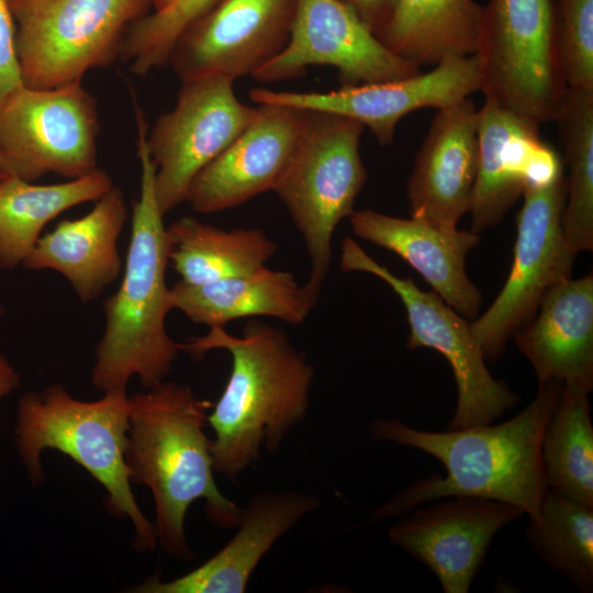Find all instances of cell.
Masks as SVG:
<instances>
[{
  "mask_svg": "<svg viewBox=\"0 0 593 593\" xmlns=\"http://www.w3.org/2000/svg\"><path fill=\"white\" fill-rule=\"evenodd\" d=\"M306 110L259 104L257 118L193 179L186 202L215 213L275 190L300 139Z\"/></svg>",
  "mask_w": 593,
  "mask_h": 593,
  "instance_id": "obj_18",
  "label": "cell"
},
{
  "mask_svg": "<svg viewBox=\"0 0 593 593\" xmlns=\"http://www.w3.org/2000/svg\"><path fill=\"white\" fill-rule=\"evenodd\" d=\"M298 0H219L177 37L167 66L181 80L253 76L288 45Z\"/></svg>",
  "mask_w": 593,
  "mask_h": 593,
  "instance_id": "obj_13",
  "label": "cell"
},
{
  "mask_svg": "<svg viewBox=\"0 0 593 593\" xmlns=\"http://www.w3.org/2000/svg\"><path fill=\"white\" fill-rule=\"evenodd\" d=\"M363 128L343 115L306 110L295 150L273 190L304 240L311 262L306 283L317 292L329 271L335 230L355 212L367 181L359 150Z\"/></svg>",
  "mask_w": 593,
  "mask_h": 593,
  "instance_id": "obj_6",
  "label": "cell"
},
{
  "mask_svg": "<svg viewBox=\"0 0 593 593\" xmlns=\"http://www.w3.org/2000/svg\"><path fill=\"white\" fill-rule=\"evenodd\" d=\"M481 66L477 54L446 59L425 74L388 82L342 86L327 92H249L258 104H276L343 115L361 123L380 145L392 143L406 114L423 108L443 109L480 90Z\"/></svg>",
  "mask_w": 593,
  "mask_h": 593,
  "instance_id": "obj_15",
  "label": "cell"
},
{
  "mask_svg": "<svg viewBox=\"0 0 593 593\" xmlns=\"http://www.w3.org/2000/svg\"><path fill=\"white\" fill-rule=\"evenodd\" d=\"M137 156L141 166L139 195L133 203L131 238L119 289L102 305L104 332L96 347L92 385L104 393L126 388L137 377L145 389L166 379L180 343L166 328L174 310L166 282L169 264L164 214L155 190V167L146 146L147 125L141 108L135 109Z\"/></svg>",
  "mask_w": 593,
  "mask_h": 593,
  "instance_id": "obj_4",
  "label": "cell"
},
{
  "mask_svg": "<svg viewBox=\"0 0 593 593\" xmlns=\"http://www.w3.org/2000/svg\"><path fill=\"white\" fill-rule=\"evenodd\" d=\"M340 269L367 272L388 283L406 311L407 348L435 349L450 365L457 385V406L447 429L492 424L516 405L519 398L489 372L468 321L435 291H423L411 278L395 276L349 236L342 244Z\"/></svg>",
  "mask_w": 593,
  "mask_h": 593,
  "instance_id": "obj_9",
  "label": "cell"
},
{
  "mask_svg": "<svg viewBox=\"0 0 593 593\" xmlns=\"http://www.w3.org/2000/svg\"><path fill=\"white\" fill-rule=\"evenodd\" d=\"M16 27L9 0H0V104L23 86L16 53Z\"/></svg>",
  "mask_w": 593,
  "mask_h": 593,
  "instance_id": "obj_33",
  "label": "cell"
},
{
  "mask_svg": "<svg viewBox=\"0 0 593 593\" xmlns=\"http://www.w3.org/2000/svg\"><path fill=\"white\" fill-rule=\"evenodd\" d=\"M126 220L123 192L113 186L87 214L42 235L22 265L59 272L81 302H92L123 270L118 242Z\"/></svg>",
  "mask_w": 593,
  "mask_h": 593,
  "instance_id": "obj_23",
  "label": "cell"
},
{
  "mask_svg": "<svg viewBox=\"0 0 593 593\" xmlns=\"http://www.w3.org/2000/svg\"><path fill=\"white\" fill-rule=\"evenodd\" d=\"M166 240L169 262L187 284L253 273L278 248L260 228L226 231L188 215L166 227Z\"/></svg>",
  "mask_w": 593,
  "mask_h": 593,
  "instance_id": "obj_27",
  "label": "cell"
},
{
  "mask_svg": "<svg viewBox=\"0 0 593 593\" xmlns=\"http://www.w3.org/2000/svg\"><path fill=\"white\" fill-rule=\"evenodd\" d=\"M128 422L126 388L104 392L97 401H81L61 384H51L19 400L16 443L34 485L44 481L41 454L45 449L58 450L85 468L105 489L107 510L133 523L134 548L153 551L158 542L155 524L136 503L125 462Z\"/></svg>",
  "mask_w": 593,
  "mask_h": 593,
  "instance_id": "obj_5",
  "label": "cell"
},
{
  "mask_svg": "<svg viewBox=\"0 0 593 593\" xmlns=\"http://www.w3.org/2000/svg\"><path fill=\"white\" fill-rule=\"evenodd\" d=\"M310 66H332L343 86L405 79L419 68L392 53L340 0H298L286 48L251 77L259 82L298 78Z\"/></svg>",
  "mask_w": 593,
  "mask_h": 593,
  "instance_id": "obj_14",
  "label": "cell"
},
{
  "mask_svg": "<svg viewBox=\"0 0 593 593\" xmlns=\"http://www.w3.org/2000/svg\"><path fill=\"white\" fill-rule=\"evenodd\" d=\"M562 383L538 384L534 399L517 415L497 424L427 432L395 418L369 425L377 441L419 449L438 459L446 475L433 474L394 494L371 522L402 515L426 501L473 496L513 504L529 519L539 517L548 490L540 458L546 425L559 401Z\"/></svg>",
  "mask_w": 593,
  "mask_h": 593,
  "instance_id": "obj_1",
  "label": "cell"
},
{
  "mask_svg": "<svg viewBox=\"0 0 593 593\" xmlns=\"http://www.w3.org/2000/svg\"><path fill=\"white\" fill-rule=\"evenodd\" d=\"M174 1L175 0H152L155 10L164 9Z\"/></svg>",
  "mask_w": 593,
  "mask_h": 593,
  "instance_id": "obj_37",
  "label": "cell"
},
{
  "mask_svg": "<svg viewBox=\"0 0 593 593\" xmlns=\"http://www.w3.org/2000/svg\"><path fill=\"white\" fill-rule=\"evenodd\" d=\"M556 122L564 149V237L577 255L593 249V90L568 89Z\"/></svg>",
  "mask_w": 593,
  "mask_h": 593,
  "instance_id": "obj_29",
  "label": "cell"
},
{
  "mask_svg": "<svg viewBox=\"0 0 593 593\" xmlns=\"http://www.w3.org/2000/svg\"><path fill=\"white\" fill-rule=\"evenodd\" d=\"M454 497L416 510L393 524L388 537L424 563L445 593H467L496 532L524 513L497 500Z\"/></svg>",
  "mask_w": 593,
  "mask_h": 593,
  "instance_id": "obj_16",
  "label": "cell"
},
{
  "mask_svg": "<svg viewBox=\"0 0 593 593\" xmlns=\"http://www.w3.org/2000/svg\"><path fill=\"white\" fill-rule=\"evenodd\" d=\"M10 176L11 175L8 170V167H7V164H5L1 147H0V182Z\"/></svg>",
  "mask_w": 593,
  "mask_h": 593,
  "instance_id": "obj_36",
  "label": "cell"
},
{
  "mask_svg": "<svg viewBox=\"0 0 593 593\" xmlns=\"http://www.w3.org/2000/svg\"><path fill=\"white\" fill-rule=\"evenodd\" d=\"M180 346L194 358L213 349L231 355L228 381L206 422L214 432V471L236 481L259 460L262 448L278 451L305 418L315 369L282 329L257 320L240 336L212 327Z\"/></svg>",
  "mask_w": 593,
  "mask_h": 593,
  "instance_id": "obj_2",
  "label": "cell"
},
{
  "mask_svg": "<svg viewBox=\"0 0 593 593\" xmlns=\"http://www.w3.org/2000/svg\"><path fill=\"white\" fill-rule=\"evenodd\" d=\"M479 158L470 213L471 232L496 226L527 187L563 174L558 153L540 137L539 124L484 100L478 110Z\"/></svg>",
  "mask_w": 593,
  "mask_h": 593,
  "instance_id": "obj_17",
  "label": "cell"
},
{
  "mask_svg": "<svg viewBox=\"0 0 593 593\" xmlns=\"http://www.w3.org/2000/svg\"><path fill=\"white\" fill-rule=\"evenodd\" d=\"M483 7L473 0H395L380 41L416 67L477 53Z\"/></svg>",
  "mask_w": 593,
  "mask_h": 593,
  "instance_id": "obj_25",
  "label": "cell"
},
{
  "mask_svg": "<svg viewBox=\"0 0 593 593\" xmlns=\"http://www.w3.org/2000/svg\"><path fill=\"white\" fill-rule=\"evenodd\" d=\"M175 108L147 131L154 190L164 215L186 202L195 176L257 118L259 107L242 103L234 79L206 76L181 81Z\"/></svg>",
  "mask_w": 593,
  "mask_h": 593,
  "instance_id": "obj_12",
  "label": "cell"
},
{
  "mask_svg": "<svg viewBox=\"0 0 593 593\" xmlns=\"http://www.w3.org/2000/svg\"><path fill=\"white\" fill-rule=\"evenodd\" d=\"M321 506L301 492H262L243 510L235 536L208 561L170 580L154 575L128 590L136 593H243L260 560L283 535Z\"/></svg>",
  "mask_w": 593,
  "mask_h": 593,
  "instance_id": "obj_20",
  "label": "cell"
},
{
  "mask_svg": "<svg viewBox=\"0 0 593 593\" xmlns=\"http://www.w3.org/2000/svg\"><path fill=\"white\" fill-rule=\"evenodd\" d=\"M4 314V307L3 305L0 303V315H3Z\"/></svg>",
  "mask_w": 593,
  "mask_h": 593,
  "instance_id": "obj_38",
  "label": "cell"
},
{
  "mask_svg": "<svg viewBox=\"0 0 593 593\" xmlns=\"http://www.w3.org/2000/svg\"><path fill=\"white\" fill-rule=\"evenodd\" d=\"M538 384L593 388V276L568 278L542 296L534 317L514 336Z\"/></svg>",
  "mask_w": 593,
  "mask_h": 593,
  "instance_id": "obj_22",
  "label": "cell"
},
{
  "mask_svg": "<svg viewBox=\"0 0 593 593\" xmlns=\"http://www.w3.org/2000/svg\"><path fill=\"white\" fill-rule=\"evenodd\" d=\"M23 85L55 88L81 81L120 57L128 27L152 0H9Z\"/></svg>",
  "mask_w": 593,
  "mask_h": 593,
  "instance_id": "obj_8",
  "label": "cell"
},
{
  "mask_svg": "<svg viewBox=\"0 0 593 593\" xmlns=\"http://www.w3.org/2000/svg\"><path fill=\"white\" fill-rule=\"evenodd\" d=\"M217 1L175 0L164 9L147 13L128 27L120 57L139 76L167 66L177 37Z\"/></svg>",
  "mask_w": 593,
  "mask_h": 593,
  "instance_id": "obj_31",
  "label": "cell"
},
{
  "mask_svg": "<svg viewBox=\"0 0 593 593\" xmlns=\"http://www.w3.org/2000/svg\"><path fill=\"white\" fill-rule=\"evenodd\" d=\"M526 538L542 562L572 586L593 591V507L548 489Z\"/></svg>",
  "mask_w": 593,
  "mask_h": 593,
  "instance_id": "obj_30",
  "label": "cell"
},
{
  "mask_svg": "<svg viewBox=\"0 0 593 593\" xmlns=\"http://www.w3.org/2000/svg\"><path fill=\"white\" fill-rule=\"evenodd\" d=\"M113 187L111 176L97 168L76 179L36 184L15 176L0 182V269L22 265L44 227L63 212L97 201Z\"/></svg>",
  "mask_w": 593,
  "mask_h": 593,
  "instance_id": "obj_26",
  "label": "cell"
},
{
  "mask_svg": "<svg viewBox=\"0 0 593 593\" xmlns=\"http://www.w3.org/2000/svg\"><path fill=\"white\" fill-rule=\"evenodd\" d=\"M349 223L356 236L406 261L458 314L468 320L478 316L482 296L466 272L467 256L479 244L478 234L371 209L355 211Z\"/></svg>",
  "mask_w": 593,
  "mask_h": 593,
  "instance_id": "obj_21",
  "label": "cell"
},
{
  "mask_svg": "<svg viewBox=\"0 0 593 593\" xmlns=\"http://www.w3.org/2000/svg\"><path fill=\"white\" fill-rule=\"evenodd\" d=\"M96 98L75 81L21 86L0 104V147L11 176L34 182L47 174L76 179L98 168Z\"/></svg>",
  "mask_w": 593,
  "mask_h": 593,
  "instance_id": "obj_10",
  "label": "cell"
},
{
  "mask_svg": "<svg viewBox=\"0 0 593 593\" xmlns=\"http://www.w3.org/2000/svg\"><path fill=\"white\" fill-rule=\"evenodd\" d=\"M380 40L392 16L395 0H340Z\"/></svg>",
  "mask_w": 593,
  "mask_h": 593,
  "instance_id": "obj_34",
  "label": "cell"
},
{
  "mask_svg": "<svg viewBox=\"0 0 593 593\" xmlns=\"http://www.w3.org/2000/svg\"><path fill=\"white\" fill-rule=\"evenodd\" d=\"M522 195L507 280L489 309L470 324L488 361L503 355L510 337L534 317L545 293L572 273L575 254L561 225L567 199L564 172L548 184L527 187Z\"/></svg>",
  "mask_w": 593,
  "mask_h": 593,
  "instance_id": "obj_11",
  "label": "cell"
},
{
  "mask_svg": "<svg viewBox=\"0 0 593 593\" xmlns=\"http://www.w3.org/2000/svg\"><path fill=\"white\" fill-rule=\"evenodd\" d=\"M170 289L174 309L209 328L225 327L234 320L256 316L300 325L320 296V292L307 283L300 284L291 272L266 266L246 276L203 284H187L179 280Z\"/></svg>",
  "mask_w": 593,
  "mask_h": 593,
  "instance_id": "obj_24",
  "label": "cell"
},
{
  "mask_svg": "<svg viewBox=\"0 0 593 593\" xmlns=\"http://www.w3.org/2000/svg\"><path fill=\"white\" fill-rule=\"evenodd\" d=\"M479 158L478 110L466 98L439 109L406 183L410 213L456 227L470 211Z\"/></svg>",
  "mask_w": 593,
  "mask_h": 593,
  "instance_id": "obj_19",
  "label": "cell"
},
{
  "mask_svg": "<svg viewBox=\"0 0 593 593\" xmlns=\"http://www.w3.org/2000/svg\"><path fill=\"white\" fill-rule=\"evenodd\" d=\"M475 54L484 100L539 125L556 121L568 88L555 0H490Z\"/></svg>",
  "mask_w": 593,
  "mask_h": 593,
  "instance_id": "obj_7",
  "label": "cell"
},
{
  "mask_svg": "<svg viewBox=\"0 0 593 593\" xmlns=\"http://www.w3.org/2000/svg\"><path fill=\"white\" fill-rule=\"evenodd\" d=\"M128 400L130 481L147 486L154 496L155 528L165 553L192 560L184 519L194 501L204 500L206 517L219 528L236 527L244 510L214 481L211 440L203 432L212 403L195 396L188 384L166 380Z\"/></svg>",
  "mask_w": 593,
  "mask_h": 593,
  "instance_id": "obj_3",
  "label": "cell"
},
{
  "mask_svg": "<svg viewBox=\"0 0 593 593\" xmlns=\"http://www.w3.org/2000/svg\"><path fill=\"white\" fill-rule=\"evenodd\" d=\"M21 377L9 360L0 354V400L20 384Z\"/></svg>",
  "mask_w": 593,
  "mask_h": 593,
  "instance_id": "obj_35",
  "label": "cell"
},
{
  "mask_svg": "<svg viewBox=\"0 0 593 593\" xmlns=\"http://www.w3.org/2000/svg\"><path fill=\"white\" fill-rule=\"evenodd\" d=\"M556 8L567 88L593 90V0H558Z\"/></svg>",
  "mask_w": 593,
  "mask_h": 593,
  "instance_id": "obj_32",
  "label": "cell"
},
{
  "mask_svg": "<svg viewBox=\"0 0 593 593\" xmlns=\"http://www.w3.org/2000/svg\"><path fill=\"white\" fill-rule=\"evenodd\" d=\"M589 391L562 384L546 425L540 458L547 488L593 507V425Z\"/></svg>",
  "mask_w": 593,
  "mask_h": 593,
  "instance_id": "obj_28",
  "label": "cell"
}]
</instances>
